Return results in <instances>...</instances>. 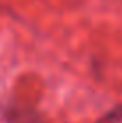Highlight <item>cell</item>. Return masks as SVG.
<instances>
[{
  "label": "cell",
  "instance_id": "6da1fadb",
  "mask_svg": "<svg viewBox=\"0 0 122 123\" xmlns=\"http://www.w3.org/2000/svg\"><path fill=\"white\" fill-rule=\"evenodd\" d=\"M122 121V104L115 105L111 111H108L104 116H100L97 123H120Z\"/></svg>",
  "mask_w": 122,
  "mask_h": 123
}]
</instances>
